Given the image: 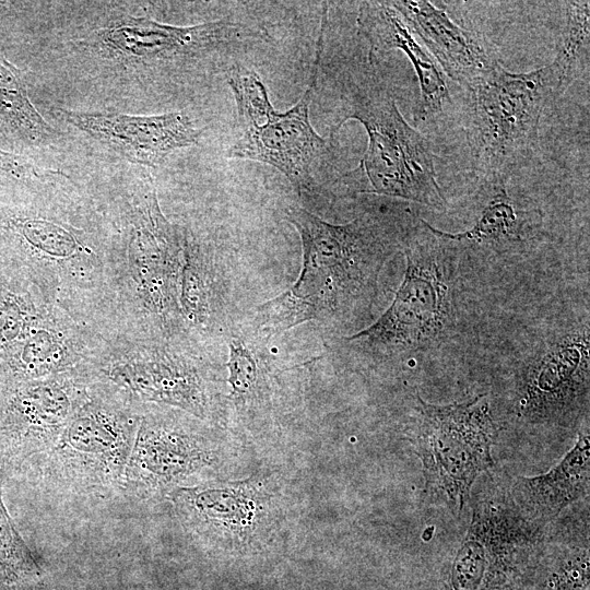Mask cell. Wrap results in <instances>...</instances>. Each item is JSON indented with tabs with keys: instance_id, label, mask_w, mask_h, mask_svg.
I'll list each match as a JSON object with an SVG mask.
<instances>
[{
	"instance_id": "1",
	"label": "cell",
	"mask_w": 590,
	"mask_h": 590,
	"mask_svg": "<svg viewBox=\"0 0 590 590\" xmlns=\"http://www.w3.org/2000/svg\"><path fill=\"white\" fill-rule=\"evenodd\" d=\"M111 233V337L189 342L178 305L184 226L163 213L151 180L115 203Z\"/></svg>"
},
{
	"instance_id": "2",
	"label": "cell",
	"mask_w": 590,
	"mask_h": 590,
	"mask_svg": "<svg viewBox=\"0 0 590 590\" xmlns=\"http://www.w3.org/2000/svg\"><path fill=\"white\" fill-rule=\"evenodd\" d=\"M286 217L300 236L303 266L292 287L260 306L264 338L347 309L375 285L391 245L382 224L366 215L334 225L291 206Z\"/></svg>"
},
{
	"instance_id": "3",
	"label": "cell",
	"mask_w": 590,
	"mask_h": 590,
	"mask_svg": "<svg viewBox=\"0 0 590 590\" xmlns=\"http://www.w3.org/2000/svg\"><path fill=\"white\" fill-rule=\"evenodd\" d=\"M351 73L342 90V116L331 138L350 119L365 128L368 145L359 164L346 173L358 192L405 199L436 210L447 208L437 181L428 139L400 113L389 88L373 69Z\"/></svg>"
},
{
	"instance_id": "4",
	"label": "cell",
	"mask_w": 590,
	"mask_h": 590,
	"mask_svg": "<svg viewBox=\"0 0 590 590\" xmlns=\"http://www.w3.org/2000/svg\"><path fill=\"white\" fill-rule=\"evenodd\" d=\"M144 403L118 386L94 380L57 442L28 460L49 488L99 499L122 494Z\"/></svg>"
},
{
	"instance_id": "5",
	"label": "cell",
	"mask_w": 590,
	"mask_h": 590,
	"mask_svg": "<svg viewBox=\"0 0 590 590\" xmlns=\"http://www.w3.org/2000/svg\"><path fill=\"white\" fill-rule=\"evenodd\" d=\"M570 80L553 60L529 72L514 73L500 62L468 92V127L474 170L480 178L509 176L529 162L539 145L542 115Z\"/></svg>"
},
{
	"instance_id": "6",
	"label": "cell",
	"mask_w": 590,
	"mask_h": 590,
	"mask_svg": "<svg viewBox=\"0 0 590 590\" xmlns=\"http://www.w3.org/2000/svg\"><path fill=\"white\" fill-rule=\"evenodd\" d=\"M328 9H323L309 84L288 110L276 111L260 75L246 67L234 66L227 84L237 109L234 143L227 150L232 158L266 163L280 170L297 192H311L317 173L330 153V141L312 128L309 107L317 87L323 50Z\"/></svg>"
},
{
	"instance_id": "7",
	"label": "cell",
	"mask_w": 590,
	"mask_h": 590,
	"mask_svg": "<svg viewBox=\"0 0 590 590\" xmlns=\"http://www.w3.org/2000/svg\"><path fill=\"white\" fill-rule=\"evenodd\" d=\"M88 367L96 379L118 386L141 403L178 409L203 422L214 415L213 367L194 344L114 337Z\"/></svg>"
},
{
	"instance_id": "8",
	"label": "cell",
	"mask_w": 590,
	"mask_h": 590,
	"mask_svg": "<svg viewBox=\"0 0 590 590\" xmlns=\"http://www.w3.org/2000/svg\"><path fill=\"white\" fill-rule=\"evenodd\" d=\"M221 447L203 421L181 410L144 403L122 494L142 502L202 482L221 463Z\"/></svg>"
},
{
	"instance_id": "9",
	"label": "cell",
	"mask_w": 590,
	"mask_h": 590,
	"mask_svg": "<svg viewBox=\"0 0 590 590\" xmlns=\"http://www.w3.org/2000/svg\"><path fill=\"white\" fill-rule=\"evenodd\" d=\"M416 447L425 487L460 512L475 479L494 464L496 426L482 394L463 403L437 405L418 398Z\"/></svg>"
},
{
	"instance_id": "10",
	"label": "cell",
	"mask_w": 590,
	"mask_h": 590,
	"mask_svg": "<svg viewBox=\"0 0 590 590\" xmlns=\"http://www.w3.org/2000/svg\"><path fill=\"white\" fill-rule=\"evenodd\" d=\"M422 229L405 248L404 279L390 307L367 329L347 338L386 351H418L444 338L453 321L446 249L420 219Z\"/></svg>"
},
{
	"instance_id": "11",
	"label": "cell",
	"mask_w": 590,
	"mask_h": 590,
	"mask_svg": "<svg viewBox=\"0 0 590 590\" xmlns=\"http://www.w3.org/2000/svg\"><path fill=\"white\" fill-rule=\"evenodd\" d=\"M96 380L87 366L0 386V457L19 465L50 449Z\"/></svg>"
},
{
	"instance_id": "12",
	"label": "cell",
	"mask_w": 590,
	"mask_h": 590,
	"mask_svg": "<svg viewBox=\"0 0 590 590\" xmlns=\"http://www.w3.org/2000/svg\"><path fill=\"white\" fill-rule=\"evenodd\" d=\"M536 530L506 506L480 503L450 564L447 590H493L508 581Z\"/></svg>"
},
{
	"instance_id": "13",
	"label": "cell",
	"mask_w": 590,
	"mask_h": 590,
	"mask_svg": "<svg viewBox=\"0 0 590 590\" xmlns=\"http://www.w3.org/2000/svg\"><path fill=\"white\" fill-rule=\"evenodd\" d=\"M268 491L258 479L208 480L168 496L184 528L200 542H251L270 512Z\"/></svg>"
},
{
	"instance_id": "14",
	"label": "cell",
	"mask_w": 590,
	"mask_h": 590,
	"mask_svg": "<svg viewBox=\"0 0 590 590\" xmlns=\"http://www.w3.org/2000/svg\"><path fill=\"white\" fill-rule=\"evenodd\" d=\"M589 331L565 334L536 353L519 381V410L531 422H559L588 401Z\"/></svg>"
},
{
	"instance_id": "15",
	"label": "cell",
	"mask_w": 590,
	"mask_h": 590,
	"mask_svg": "<svg viewBox=\"0 0 590 590\" xmlns=\"http://www.w3.org/2000/svg\"><path fill=\"white\" fill-rule=\"evenodd\" d=\"M56 111L66 122L123 158L148 167L162 164L178 149L196 145L203 132L181 111L150 116L64 108Z\"/></svg>"
},
{
	"instance_id": "16",
	"label": "cell",
	"mask_w": 590,
	"mask_h": 590,
	"mask_svg": "<svg viewBox=\"0 0 590 590\" xmlns=\"http://www.w3.org/2000/svg\"><path fill=\"white\" fill-rule=\"evenodd\" d=\"M106 341L95 326L56 305L0 364V386L85 367Z\"/></svg>"
},
{
	"instance_id": "17",
	"label": "cell",
	"mask_w": 590,
	"mask_h": 590,
	"mask_svg": "<svg viewBox=\"0 0 590 590\" xmlns=\"http://www.w3.org/2000/svg\"><path fill=\"white\" fill-rule=\"evenodd\" d=\"M389 3L401 14L444 74L467 91L499 63L481 36L459 25L446 10L425 0Z\"/></svg>"
},
{
	"instance_id": "18",
	"label": "cell",
	"mask_w": 590,
	"mask_h": 590,
	"mask_svg": "<svg viewBox=\"0 0 590 590\" xmlns=\"http://www.w3.org/2000/svg\"><path fill=\"white\" fill-rule=\"evenodd\" d=\"M356 24L369 45V63L393 49L410 60L420 84V118L428 120L441 115L451 104L446 75L389 1L359 2Z\"/></svg>"
},
{
	"instance_id": "19",
	"label": "cell",
	"mask_w": 590,
	"mask_h": 590,
	"mask_svg": "<svg viewBox=\"0 0 590 590\" xmlns=\"http://www.w3.org/2000/svg\"><path fill=\"white\" fill-rule=\"evenodd\" d=\"M474 197L479 205L472 226L460 233H447L428 224L430 232L452 249L504 250L523 244L536 229L535 211L520 210L507 191V177L480 178Z\"/></svg>"
},
{
	"instance_id": "20",
	"label": "cell",
	"mask_w": 590,
	"mask_h": 590,
	"mask_svg": "<svg viewBox=\"0 0 590 590\" xmlns=\"http://www.w3.org/2000/svg\"><path fill=\"white\" fill-rule=\"evenodd\" d=\"M224 21L196 26H174L146 17L123 19L99 30L104 46L125 57L150 59L191 51L222 37L232 27Z\"/></svg>"
},
{
	"instance_id": "21",
	"label": "cell",
	"mask_w": 590,
	"mask_h": 590,
	"mask_svg": "<svg viewBox=\"0 0 590 590\" xmlns=\"http://www.w3.org/2000/svg\"><path fill=\"white\" fill-rule=\"evenodd\" d=\"M590 440L579 434L575 446L548 472L520 477L517 497L524 510L540 518H552L589 492Z\"/></svg>"
},
{
	"instance_id": "22",
	"label": "cell",
	"mask_w": 590,
	"mask_h": 590,
	"mask_svg": "<svg viewBox=\"0 0 590 590\" xmlns=\"http://www.w3.org/2000/svg\"><path fill=\"white\" fill-rule=\"evenodd\" d=\"M0 131L25 144L38 146L57 131L45 120L28 96L22 72L0 50Z\"/></svg>"
},
{
	"instance_id": "23",
	"label": "cell",
	"mask_w": 590,
	"mask_h": 590,
	"mask_svg": "<svg viewBox=\"0 0 590 590\" xmlns=\"http://www.w3.org/2000/svg\"><path fill=\"white\" fill-rule=\"evenodd\" d=\"M0 477V580L9 585L31 582L42 569L19 534L4 506Z\"/></svg>"
},
{
	"instance_id": "24",
	"label": "cell",
	"mask_w": 590,
	"mask_h": 590,
	"mask_svg": "<svg viewBox=\"0 0 590 590\" xmlns=\"http://www.w3.org/2000/svg\"><path fill=\"white\" fill-rule=\"evenodd\" d=\"M565 8L566 24L563 40L554 61L573 81L579 62L589 51L590 2L567 1Z\"/></svg>"
},
{
	"instance_id": "25",
	"label": "cell",
	"mask_w": 590,
	"mask_h": 590,
	"mask_svg": "<svg viewBox=\"0 0 590 590\" xmlns=\"http://www.w3.org/2000/svg\"><path fill=\"white\" fill-rule=\"evenodd\" d=\"M231 394L235 399H251L260 390L263 380L259 361L251 347L239 338L229 342V359L226 363Z\"/></svg>"
},
{
	"instance_id": "26",
	"label": "cell",
	"mask_w": 590,
	"mask_h": 590,
	"mask_svg": "<svg viewBox=\"0 0 590 590\" xmlns=\"http://www.w3.org/2000/svg\"><path fill=\"white\" fill-rule=\"evenodd\" d=\"M589 585V552L580 550L559 563L547 579L548 590H586Z\"/></svg>"
},
{
	"instance_id": "27",
	"label": "cell",
	"mask_w": 590,
	"mask_h": 590,
	"mask_svg": "<svg viewBox=\"0 0 590 590\" xmlns=\"http://www.w3.org/2000/svg\"><path fill=\"white\" fill-rule=\"evenodd\" d=\"M0 170L16 178L39 177L37 168L24 156L0 149Z\"/></svg>"
}]
</instances>
